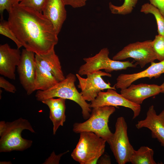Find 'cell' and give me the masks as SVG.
Listing matches in <instances>:
<instances>
[{"label":"cell","mask_w":164,"mask_h":164,"mask_svg":"<svg viewBox=\"0 0 164 164\" xmlns=\"http://www.w3.org/2000/svg\"><path fill=\"white\" fill-rule=\"evenodd\" d=\"M8 21L22 46L35 54L46 53L58 43L53 24L42 13L18 3L9 13Z\"/></svg>","instance_id":"1"},{"label":"cell","mask_w":164,"mask_h":164,"mask_svg":"<svg viewBox=\"0 0 164 164\" xmlns=\"http://www.w3.org/2000/svg\"><path fill=\"white\" fill-rule=\"evenodd\" d=\"M0 129V152L23 151L31 146L32 141L24 139L21 135L25 129L35 132L28 120L20 118L11 122L1 121Z\"/></svg>","instance_id":"2"},{"label":"cell","mask_w":164,"mask_h":164,"mask_svg":"<svg viewBox=\"0 0 164 164\" xmlns=\"http://www.w3.org/2000/svg\"><path fill=\"white\" fill-rule=\"evenodd\" d=\"M77 78L76 75L69 73L65 79L49 89L38 90L35 95L36 100L42 101L49 98L58 97L73 101L80 107L83 117L87 120L90 117L92 110L90 104L84 99L76 87L75 83Z\"/></svg>","instance_id":"3"},{"label":"cell","mask_w":164,"mask_h":164,"mask_svg":"<svg viewBox=\"0 0 164 164\" xmlns=\"http://www.w3.org/2000/svg\"><path fill=\"white\" fill-rule=\"evenodd\" d=\"M80 134L78 142L71 154L72 158L80 164L96 163L104 153L106 141L91 132Z\"/></svg>","instance_id":"4"},{"label":"cell","mask_w":164,"mask_h":164,"mask_svg":"<svg viewBox=\"0 0 164 164\" xmlns=\"http://www.w3.org/2000/svg\"><path fill=\"white\" fill-rule=\"evenodd\" d=\"M115 111L112 106L93 108L89 118L83 122L75 123L73 130L76 133L91 132L107 142L113 134L108 125L109 118Z\"/></svg>","instance_id":"5"},{"label":"cell","mask_w":164,"mask_h":164,"mask_svg":"<svg viewBox=\"0 0 164 164\" xmlns=\"http://www.w3.org/2000/svg\"><path fill=\"white\" fill-rule=\"evenodd\" d=\"M109 52L107 48L101 49L94 56L83 58L85 63L81 65L78 74L83 76L104 69L109 73L114 71L126 70L128 67H136L137 65L129 61H121L111 59L109 57Z\"/></svg>","instance_id":"6"},{"label":"cell","mask_w":164,"mask_h":164,"mask_svg":"<svg viewBox=\"0 0 164 164\" xmlns=\"http://www.w3.org/2000/svg\"><path fill=\"white\" fill-rule=\"evenodd\" d=\"M127 125L124 117H119L115 124V131L107 142L118 164L130 162L135 149L130 144L127 134Z\"/></svg>","instance_id":"7"},{"label":"cell","mask_w":164,"mask_h":164,"mask_svg":"<svg viewBox=\"0 0 164 164\" xmlns=\"http://www.w3.org/2000/svg\"><path fill=\"white\" fill-rule=\"evenodd\" d=\"M133 59L136 64L142 68L147 64L157 60L152 46V40L137 42L124 47L112 58L113 60L120 61L128 58Z\"/></svg>","instance_id":"8"},{"label":"cell","mask_w":164,"mask_h":164,"mask_svg":"<svg viewBox=\"0 0 164 164\" xmlns=\"http://www.w3.org/2000/svg\"><path fill=\"white\" fill-rule=\"evenodd\" d=\"M76 75L79 81L78 87L80 89V93L86 101H94L98 93L105 89L116 90L114 86H111L109 82L106 83L102 78V76L111 77V74L109 73L99 70L87 74L86 78L81 77L78 73Z\"/></svg>","instance_id":"9"},{"label":"cell","mask_w":164,"mask_h":164,"mask_svg":"<svg viewBox=\"0 0 164 164\" xmlns=\"http://www.w3.org/2000/svg\"><path fill=\"white\" fill-rule=\"evenodd\" d=\"M35 53L25 48L22 49L19 64L17 67L20 83L27 95L34 91L36 74Z\"/></svg>","instance_id":"10"},{"label":"cell","mask_w":164,"mask_h":164,"mask_svg":"<svg viewBox=\"0 0 164 164\" xmlns=\"http://www.w3.org/2000/svg\"><path fill=\"white\" fill-rule=\"evenodd\" d=\"M90 107L94 108L104 106H112L118 108L121 106L131 109L133 113L132 119L137 117L141 111V105L133 103L118 94L116 90L108 89L106 92H100L94 100L91 102Z\"/></svg>","instance_id":"11"},{"label":"cell","mask_w":164,"mask_h":164,"mask_svg":"<svg viewBox=\"0 0 164 164\" xmlns=\"http://www.w3.org/2000/svg\"><path fill=\"white\" fill-rule=\"evenodd\" d=\"M138 129L146 128L151 131L152 137L156 138L164 148V109L157 114L154 106H150L145 118L138 121L135 125Z\"/></svg>","instance_id":"12"},{"label":"cell","mask_w":164,"mask_h":164,"mask_svg":"<svg viewBox=\"0 0 164 164\" xmlns=\"http://www.w3.org/2000/svg\"><path fill=\"white\" fill-rule=\"evenodd\" d=\"M21 52L19 49L10 47L7 44L0 46V74L15 80L16 67L19 63Z\"/></svg>","instance_id":"13"},{"label":"cell","mask_w":164,"mask_h":164,"mask_svg":"<svg viewBox=\"0 0 164 164\" xmlns=\"http://www.w3.org/2000/svg\"><path fill=\"white\" fill-rule=\"evenodd\" d=\"M164 73V60L158 63L154 62L144 70L132 74H121L116 79L114 85L116 89H121L128 87L135 81L142 78L148 77L150 79L152 77H159Z\"/></svg>","instance_id":"14"},{"label":"cell","mask_w":164,"mask_h":164,"mask_svg":"<svg viewBox=\"0 0 164 164\" xmlns=\"http://www.w3.org/2000/svg\"><path fill=\"white\" fill-rule=\"evenodd\" d=\"M161 93L160 86L155 84L141 83L131 84L121 89L120 94L129 101L141 105L143 101L149 97Z\"/></svg>","instance_id":"15"},{"label":"cell","mask_w":164,"mask_h":164,"mask_svg":"<svg viewBox=\"0 0 164 164\" xmlns=\"http://www.w3.org/2000/svg\"><path fill=\"white\" fill-rule=\"evenodd\" d=\"M63 0H46L42 13L53 24L57 34L60 32L67 18Z\"/></svg>","instance_id":"16"},{"label":"cell","mask_w":164,"mask_h":164,"mask_svg":"<svg viewBox=\"0 0 164 164\" xmlns=\"http://www.w3.org/2000/svg\"><path fill=\"white\" fill-rule=\"evenodd\" d=\"M65 99L50 98L41 102L50 109L49 118L53 123V133L55 135L60 126H63L66 119Z\"/></svg>","instance_id":"17"},{"label":"cell","mask_w":164,"mask_h":164,"mask_svg":"<svg viewBox=\"0 0 164 164\" xmlns=\"http://www.w3.org/2000/svg\"><path fill=\"white\" fill-rule=\"evenodd\" d=\"M35 58L36 62L50 72L59 82L65 79L59 58L54 48L46 54H35Z\"/></svg>","instance_id":"18"},{"label":"cell","mask_w":164,"mask_h":164,"mask_svg":"<svg viewBox=\"0 0 164 164\" xmlns=\"http://www.w3.org/2000/svg\"><path fill=\"white\" fill-rule=\"evenodd\" d=\"M58 82L50 72L36 62L35 91L47 90Z\"/></svg>","instance_id":"19"},{"label":"cell","mask_w":164,"mask_h":164,"mask_svg":"<svg viewBox=\"0 0 164 164\" xmlns=\"http://www.w3.org/2000/svg\"><path fill=\"white\" fill-rule=\"evenodd\" d=\"M153 150L146 146H142L135 150L130 158L132 164H156L154 159Z\"/></svg>","instance_id":"20"},{"label":"cell","mask_w":164,"mask_h":164,"mask_svg":"<svg viewBox=\"0 0 164 164\" xmlns=\"http://www.w3.org/2000/svg\"><path fill=\"white\" fill-rule=\"evenodd\" d=\"M140 12L154 15L157 23L158 35L164 36V17L159 10L151 4L146 3L142 6Z\"/></svg>","instance_id":"21"},{"label":"cell","mask_w":164,"mask_h":164,"mask_svg":"<svg viewBox=\"0 0 164 164\" xmlns=\"http://www.w3.org/2000/svg\"><path fill=\"white\" fill-rule=\"evenodd\" d=\"M138 1V0H124L123 4L119 6H115L110 2L109 8L111 13L113 14L127 15L132 12Z\"/></svg>","instance_id":"22"},{"label":"cell","mask_w":164,"mask_h":164,"mask_svg":"<svg viewBox=\"0 0 164 164\" xmlns=\"http://www.w3.org/2000/svg\"><path fill=\"white\" fill-rule=\"evenodd\" d=\"M0 33L13 41L16 44L18 49H19L23 46L11 29L8 21L4 20L3 18H1L0 19Z\"/></svg>","instance_id":"23"},{"label":"cell","mask_w":164,"mask_h":164,"mask_svg":"<svg viewBox=\"0 0 164 164\" xmlns=\"http://www.w3.org/2000/svg\"><path fill=\"white\" fill-rule=\"evenodd\" d=\"M152 46L156 59L159 61L164 60V36H155L152 40Z\"/></svg>","instance_id":"24"},{"label":"cell","mask_w":164,"mask_h":164,"mask_svg":"<svg viewBox=\"0 0 164 164\" xmlns=\"http://www.w3.org/2000/svg\"><path fill=\"white\" fill-rule=\"evenodd\" d=\"M46 0H22L19 3L21 5L42 13Z\"/></svg>","instance_id":"25"},{"label":"cell","mask_w":164,"mask_h":164,"mask_svg":"<svg viewBox=\"0 0 164 164\" xmlns=\"http://www.w3.org/2000/svg\"><path fill=\"white\" fill-rule=\"evenodd\" d=\"M22 0H0L1 18H3V14L5 10L9 13L14 5L19 3Z\"/></svg>","instance_id":"26"},{"label":"cell","mask_w":164,"mask_h":164,"mask_svg":"<svg viewBox=\"0 0 164 164\" xmlns=\"http://www.w3.org/2000/svg\"><path fill=\"white\" fill-rule=\"evenodd\" d=\"M0 87L12 93H15L16 91L15 87L2 77H0Z\"/></svg>","instance_id":"27"},{"label":"cell","mask_w":164,"mask_h":164,"mask_svg":"<svg viewBox=\"0 0 164 164\" xmlns=\"http://www.w3.org/2000/svg\"><path fill=\"white\" fill-rule=\"evenodd\" d=\"M88 0H63L65 5H70L73 8H78L85 6Z\"/></svg>","instance_id":"28"},{"label":"cell","mask_w":164,"mask_h":164,"mask_svg":"<svg viewBox=\"0 0 164 164\" xmlns=\"http://www.w3.org/2000/svg\"><path fill=\"white\" fill-rule=\"evenodd\" d=\"M150 4L156 7L164 17V0H149Z\"/></svg>","instance_id":"29"},{"label":"cell","mask_w":164,"mask_h":164,"mask_svg":"<svg viewBox=\"0 0 164 164\" xmlns=\"http://www.w3.org/2000/svg\"><path fill=\"white\" fill-rule=\"evenodd\" d=\"M99 159L97 161L99 164H110L111 163L110 156L107 154H103Z\"/></svg>","instance_id":"30"},{"label":"cell","mask_w":164,"mask_h":164,"mask_svg":"<svg viewBox=\"0 0 164 164\" xmlns=\"http://www.w3.org/2000/svg\"><path fill=\"white\" fill-rule=\"evenodd\" d=\"M161 93H164V82L160 86Z\"/></svg>","instance_id":"31"}]
</instances>
